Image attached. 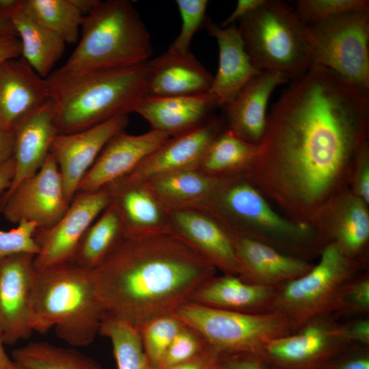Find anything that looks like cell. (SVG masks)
Wrapping results in <instances>:
<instances>
[{"mask_svg": "<svg viewBox=\"0 0 369 369\" xmlns=\"http://www.w3.org/2000/svg\"><path fill=\"white\" fill-rule=\"evenodd\" d=\"M369 96L333 71L313 66L271 108L245 174L288 219L311 225L348 188L351 168L368 141Z\"/></svg>", "mask_w": 369, "mask_h": 369, "instance_id": "cell-1", "label": "cell"}, {"mask_svg": "<svg viewBox=\"0 0 369 369\" xmlns=\"http://www.w3.org/2000/svg\"><path fill=\"white\" fill-rule=\"evenodd\" d=\"M217 271L172 232H124L93 273L106 313L139 329L188 303Z\"/></svg>", "mask_w": 369, "mask_h": 369, "instance_id": "cell-2", "label": "cell"}, {"mask_svg": "<svg viewBox=\"0 0 369 369\" xmlns=\"http://www.w3.org/2000/svg\"><path fill=\"white\" fill-rule=\"evenodd\" d=\"M206 212L228 232L310 261L325 245L315 228L276 210L245 174L217 177L208 195L191 207Z\"/></svg>", "mask_w": 369, "mask_h": 369, "instance_id": "cell-3", "label": "cell"}, {"mask_svg": "<svg viewBox=\"0 0 369 369\" xmlns=\"http://www.w3.org/2000/svg\"><path fill=\"white\" fill-rule=\"evenodd\" d=\"M146 62L112 69L71 72L46 78L59 134H69L133 112L146 96Z\"/></svg>", "mask_w": 369, "mask_h": 369, "instance_id": "cell-4", "label": "cell"}, {"mask_svg": "<svg viewBox=\"0 0 369 369\" xmlns=\"http://www.w3.org/2000/svg\"><path fill=\"white\" fill-rule=\"evenodd\" d=\"M106 314L93 270L68 262L37 270L31 325L44 333L53 329L75 347L90 345Z\"/></svg>", "mask_w": 369, "mask_h": 369, "instance_id": "cell-5", "label": "cell"}, {"mask_svg": "<svg viewBox=\"0 0 369 369\" xmlns=\"http://www.w3.org/2000/svg\"><path fill=\"white\" fill-rule=\"evenodd\" d=\"M81 38L66 64L71 72L129 67L144 63L152 54L150 35L132 3L99 1L86 15Z\"/></svg>", "mask_w": 369, "mask_h": 369, "instance_id": "cell-6", "label": "cell"}, {"mask_svg": "<svg viewBox=\"0 0 369 369\" xmlns=\"http://www.w3.org/2000/svg\"><path fill=\"white\" fill-rule=\"evenodd\" d=\"M239 24L245 50L260 71H275L295 79L311 68L308 25L286 4L265 0Z\"/></svg>", "mask_w": 369, "mask_h": 369, "instance_id": "cell-7", "label": "cell"}, {"mask_svg": "<svg viewBox=\"0 0 369 369\" xmlns=\"http://www.w3.org/2000/svg\"><path fill=\"white\" fill-rule=\"evenodd\" d=\"M366 269L328 243L308 273L277 288L271 312L287 318L294 331L312 319L331 315L342 288Z\"/></svg>", "mask_w": 369, "mask_h": 369, "instance_id": "cell-8", "label": "cell"}, {"mask_svg": "<svg viewBox=\"0 0 369 369\" xmlns=\"http://www.w3.org/2000/svg\"><path fill=\"white\" fill-rule=\"evenodd\" d=\"M172 314L222 355H258L271 340L294 332L288 320L275 312H240L188 302Z\"/></svg>", "mask_w": 369, "mask_h": 369, "instance_id": "cell-9", "label": "cell"}, {"mask_svg": "<svg viewBox=\"0 0 369 369\" xmlns=\"http://www.w3.org/2000/svg\"><path fill=\"white\" fill-rule=\"evenodd\" d=\"M308 32L312 66L326 68L368 94L369 12L339 14L308 25Z\"/></svg>", "mask_w": 369, "mask_h": 369, "instance_id": "cell-10", "label": "cell"}, {"mask_svg": "<svg viewBox=\"0 0 369 369\" xmlns=\"http://www.w3.org/2000/svg\"><path fill=\"white\" fill-rule=\"evenodd\" d=\"M331 315L312 319L266 344L260 356L272 369H322L351 344Z\"/></svg>", "mask_w": 369, "mask_h": 369, "instance_id": "cell-11", "label": "cell"}, {"mask_svg": "<svg viewBox=\"0 0 369 369\" xmlns=\"http://www.w3.org/2000/svg\"><path fill=\"white\" fill-rule=\"evenodd\" d=\"M70 204L58 165L50 154L36 174L1 195L0 211L13 223L29 221L45 229L63 216Z\"/></svg>", "mask_w": 369, "mask_h": 369, "instance_id": "cell-12", "label": "cell"}, {"mask_svg": "<svg viewBox=\"0 0 369 369\" xmlns=\"http://www.w3.org/2000/svg\"><path fill=\"white\" fill-rule=\"evenodd\" d=\"M225 127L223 118L213 115L197 127L168 138L131 172L106 187L139 186L167 174L197 169L210 145Z\"/></svg>", "mask_w": 369, "mask_h": 369, "instance_id": "cell-13", "label": "cell"}, {"mask_svg": "<svg viewBox=\"0 0 369 369\" xmlns=\"http://www.w3.org/2000/svg\"><path fill=\"white\" fill-rule=\"evenodd\" d=\"M111 202L106 188L77 192L63 216L51 227L37 229L34 238L39 251L36 270L72 262L86 230Z\"/></svg>", "mask_w": 369, "mask_h": 369, "instance_id": "cell-14", "label": "cell"}, {"mask_svg": "<svg viewBox=\"0 0 369 369\" xmlns=\"http://www.w3.org/2000/svg\"><path fill=\"white\" fill-rule=\"evenodd\" d=\"M34 258L23 253L0 258V335L4 344L27 339L33 331Z\"/></svg>", "mask_w": 369, "mask_h": 369, "instance_id": "cell-15", "label": "cell"}, {"mask_svg": "<svg viewBox=\"0 0 369 369\" xmlns=\"http://www.w3.org/2000/svg\"><path fill=\"white\" fill-rule=\"evenodd\" d=\"M312 226L324 245L333 243L365 267L369 245V204L349 188L333 199Z\"/></svg>", "mask_w": 369, "mask_h": 369, "instance_id": "cell-16", "label": "cell"}, {"mask_svg": "<svg viewBox=\"0 0 369 369\" xmlns=\"http://www.w3.org/2000/svg\"><path fill=\"white\" fill-rule=\"evenodd\" d=\"M128 124V115L117 116L87 129L58 134L50 154L55 159L70 202L107 143Z\"/></svg>", "mask_w": 369, "mask_h": 369, "instance_id": "cell-17", "label": "cell"}, {"mask_svg": "<svg viewBox=\"0 0 369 369\" xmlns=\"http://www.w3.org/2000/svg\"><path fill=\"white\" fill-rule=\"evenodd\" d=\"M172 232L223 274L241 275V268L228 232L204 211L192 208L164 209Z\"/></svg>", "mask_w": 369, "mask_h": 369, "instance_id": "cell-18", "label": "cell"}, {"mask_svg": "<svg viewBox=\"0 0 369 369\" xmlns=\"http://www.w3.org/2000/svg\"><path fill=\"white\" fill-rule=\"evenodd\" d=\"M169 137L153 129L140 135L117 133L105 146L77 192L98 191L122 178Z\"/></svg>", "mask_w": 369, "mask_h": 369, "instance_id": "cell-19", "label": "cell"}, {"mask_svg": "<svg viewBox=\"0 0 369 369\" xmlns=\"http://www.w3.org/2000/svg\"><path fill=\"white\" fill-rule=\"evenodd\" d=\"M50 100L46 79L22 57L0 64V129L13 132Z\"/></svg>", "mask_w": 369, "mask_h": 369, "instance_id": "cell-20", "label": "cell"}, {"mask_svg": "<svg viewBox=\"0 0 369 369\" xmlns=\"http://www.w3.org/2000/svg\"><path fill=\"white\" fill-rule=\"evenodd\" d=\"M213 75L191 53L167 49L146 62V96H192L206 93Z\"/></svg>", "mask_w": 369, "mask_h": 369, "instance_id": "cell-21", "label": "cell"}, {"mask_svg": "<svg viewBox=\"0 0 369 369\" xmlns=\"http://www.w3.org/2000/svg\"><path fill=\"white\" fill-rule=\"evenodd\" d=\"M204 25L219 48L218 69L207 92L215 98L219 107H223L262 71L252 64L235 25L222 27L210 18H206Z\"/></svg>", "mask_w": 369, "mask_h": 369, "instance_id": "cell-22", "label": "cell"}, {"mask_svg": "<svg viewBox=\"0 0 369 369\" xmlns=\"http://www.w3.org/2000/svg\"><path fill=\"white\" fill-rule=\"evenodd\" d=\"M228 234L241 265L239 276L247 282L279 287L305 274L314 265L259 241Z\"/></svg>", "mask_w": 369, "mask_h": 369, "instance_id": "cell-23", "label": "cell"}, {"mask_svg": "<svg viewBox=\"0 0 369 369\" xmlns=\"http://www.w3.org/2000/svg\"><path fill=\"white\" fill-rule=\"evenodd\" d=\"M289 79L264 70L253 78L224 108L226 128L243 140L258 145L266 123V108L274 90Z\"/></svg>", "mask_w": 369, "mask_h": 369, "instance_id": "cell-24", "label": "cell"}, {"mask_svg": "<svg viewBox=\"0 0 369 369\" xmlns=\"http://www.w3.org/2000/svg\"><path fill=\"white\" fill-rule=\"evenodd\" d=\"M58 134L53 103L50 99L14 131V174L3 195L10 193L42 167Z\"/></svg>", "mask_w": 369, "mask_h": 369, "instance_id": "cell-25", "label": "cell"}, {"mask_svg": "<svg viewBox=\"0 0 369 369\" xmlns=\"http://www.w3.org/2000/svg\"><path fill=\"white\" fill-rule=\"evenodd\" d=\"M217 107L215 98L206 92L183 96H144L133 112L147 120L151 129L174 137L207 120Z\"/></svg>", "mask_w": 369, "mask_h": 369, "instance_id": "cell-26", "label": "cell"}, {"mask_svg": "<svg viewBox=\"0 0 369 369\" xmlns=\"http://www.w3.org/2000/svg\"><path fill=\"white\" fill-rule=\"evenodd\" d=\"M277 288L247 282L239 275H215L193 292L189 302L234 312H271Z\"/></svg>", "mask_w": 369, "mask_h": 369, "instance_id": "cell-27", "label": "cell"}, {"mask_svg": "<svg viewBox=\"0 0 369 369\" xmlns=\"http://www.w3.org/2000/svg\"><path fill=\"white\" fill-rule=\"evenodd\" d=\"M11 21L20 41L21 57L38 75L47 78L62 56L66 42L35 21L23 10L22 4Z\"/></svg>", "mask_w": 369, "mask_h": 369, "instance_id": "cell-28", "label": "cell"}, {"mask_svg": "<svg viewBox=\"0 0 369 369\" xmlns=\"http://www.w3.org/2000/svg\"><path fill=\"white\" fill-rule=\"evenodd\" d=\"M106 189L120 209L126 233L172 232L165 210L144 187Z\"/></svg>", "mask_w": 369, "mask_h": 369, "instance_id": "cell-29", "label": "cell"}, {"mask_svg": "<svg viewBox=\"0 0 369 369\" xmlns=\"http://www.w3.org/2000/svg\"><path fill=\"white\" fill-rule=\"evenodd\" d=\"M216 178L197 169H190L162 175L141 186L156 200L163 209L191 208L208 195Z\"/></svg>", "mask_w": 369, "mask_h": 369, "instance_id": "cell-30", "label": "cell"}, {"mask_svg": "<svg viewBox=\"0 0 369 369\" xmlns=\"http://www.w3.org/2000/svg\"><path fill=\"white\" fill-rule=\"evenodd\" d=\"M124 232L120 209L111 201L86 230L72 262L94 269L113 249Z\"/></svg>", "mask_w": 369, "mask_h": 369, "instance_id": "cell-31", "label": "cell"}, {"mask_svg": "<svg viewBox=\"0 0 369 369\" xmlns=\"http://www.w3.org/2000/svg\"><path fill=\"white\" fill-rule=\"evenodd\" d=\"M258 152L248 143L225 127L208 148L197 170L211 177L247 174Z\"/></svg>", "mask_w": 369, "mask_h": 369, "instance_id": "cell-32", "label": "cell"}, {"mask_svg": "<svg viewBox=\"0 0 369 369\" xmlns=\"http://www.w3.org/2000/svg\"><path fill=\"white\" fill-rule=\"evenodd\" d=\"M12 359L27 369H102L92 358L74 349L46 342H32L14 349Z\"/></svg>", "mask_w": 369, "mask_h": 369, "instance_id": "cell-33", "label": "cell"}, {"mask_svg": "<svg viewBox=\"0 0 369 369\" xmlns=\"http://www.w3.org/2000/svg\"><path fill=\"white\" fill-rule=\"evenodd\" d=\"M99 333L110 340L118 369H154L138 327L106 313Z\"/></svg>", "mask_w": 369, "mask_h": 369, "instance_id": "cell-34", "label": "cell"}, {"mask_svg": "<svg viewBox=\"0 0 369 369\" xmlns=\"http://www.w3.org/2000/svg\"><path fill=\"white\" fill-rule=\"evenodd\" d=\"M22 7L35 21L66 43L79 40L84 16L70 0H23Z\"/></svg>", "mask_w": 369, "mask_h": 369, "instance_id": "cell-35", "label": "cell"}, {"mask_svg": "<svg viewBox=\"0 0 369 369\" xmlns=\"http://www.w3.org/2000/svg\"><path fill=\"white\" fill-rule=\"evenodd\" d=\"M14 174V162L12 159L0 167V192L9 187ZM37 229L35 223L21 221L10 230H0V258L23 253L36 256L39 251L34 238Z\"/></svg>", "mask_w": 369, "mask_h": 369, "instance_id": "cell-36", "label": "cell"}, {"mask_svg": "<svg viewBox=\"0 0 369 369\" xmlns=\"http://www.w3.org/2000/svg\"><path fill=\"white\" fill-rule=\"evenodd\" d=\"M183 325L172 314L154 318L139 327L144 351L154 369H159L167 349Z\"/></svg>", "mask_w": 369, "mask_h": 369, "instance_id": "cell-37", "label": "cell"}, {"mask_svg": "<svg viewBox=\"0 0 369 369\" xmlns=\"http://www.w3.org/2000/svg\"><path fill=\"white\" fill-rule=\"evenodd\" d=\"M307 25L350 12H369L368 0H299L295 10Z\"/></svg>", "mask_w": 369, "mask_h": 369, "instance_id": "cell-38", "label": "cell"}, {"mask_svg": "<svg viewBox=\"0 0 369 369\" xmlns=\"http://www.w3.org/2000/svg\"><path fill=\"white\" fill-rule=\"evenodd\" d=\"M182 18L180 31L171 44L169 50L187 53L190 51L192 39L206 20L207 0H177L176 1Z\"/></svg>", "mask_w": 369, "mask_h": 369, "instance_id": "cell-39", "label": "cell"}, {"mask_svg": "<svg viewBox=\"0 0 369 369\" xmlns=\"http://www.w3.org/2000/svg\"><path fill=\"white\" fill-rule=\"evenodd\" d=\"M369 312V275L365 271L349 280L339 293L333 313L363 315Z\"/></svg>", "mask_w": 369, "mask_h": 369, "instance_id": "cell-40", "label": "cell"}, {"mask_svg": "<svg viewBox=\"0 0 369 369\" xmlns=\"http://www.w3.org/2000/svg\"><path fill=\"white\" fill-rule=\"evenodd\" d=\"M207 345L195 330L184 324L167 349L159 369H166L185 361L197 355Z\"/></svg>", "mask_w": 369, "mask_h": 369, "instance_id": "cell-41", "label": "cell"}, {"mask_svg": "<svg viewBox=\"0 0 369 369\" xmlns=\"http://www.w3.org/2000/svg\"><path fill=\"white\" fill-rule=\"evenodd\" d=\"M349 189L369 204V146L366 142L354 160L349 178Z\"/></svg>", "mask_w": 369, "mask_h": 369, "instance_id": "cell-42", "label": "cell"}, {"mask_svg": "<svg viewBox=\"0 0 369 369\" xmlns=\"http://www.w3.org/2000/svg\"><path fill=\"white\" fill-rule=\"evenodd\" d=\"M322 369H369V348L351 344Z\"/></svg>", "mask_w": 369, "mask_h": 369, "instance_id": "cell-43", "label": "cell"}, {"mask_svg": "<svg viewBox=\"0 0 369 369\" xmlns=\"http://www.w3.org/2000/svg\"><path fill=\"white\" fill-rule=\"evenodd\" d=\"M221 355L208 344L193 357L166 369H219Z\"/></svg>", "mask_w": 369, "mask_h": 369, "instance_id": "cell-44", "label": "cell"}, {"mask_svg": "<svg viewBox=\"0 0 369 369\" xmlns=\"http://www.w3.org/2000/svg\"><path fill=\"white\" fill-rule=\"evenodd\" d=\"M221 369H272L260 356L254 354L221 355Z\"/></svg>", "mask_w": 369, "mask_h": 369, "instance_id": "cell-45", "label": "cell"}, {"mask_svg": "<svg viewBox=\"0 0 369 369\" xmlns=\"http://www.w3.org/2000/svg\"><path fill=\"white\" fill-rule=\"evenodd\" d=\"M342 325L344 336L350 344L369 346V320L368 318H359Z\"/></svg>", "mask_w": 369, "mask_h": 369, "instance_id": "cell-46", "label": "cell"}, {"mask_svg": "<svg viewBox=\"0 0 369 369\" xmlns=\"http://www.w3.org/2000/svg\"><path fill=\"white\" fill-rule=\"evenodd\" d=\"M265 0H238L231 14L220 25L222 27L234 25L255 11L264 3Z\"/></svg>", "mask_w": 369, "mask_h": 369, "instance_id": "cell-47", "label": "cell"}, {"mask_svg": "<svg viewBox=\"0 0 369 369\" xmlns=\"http://www.w3.org/2000/svg\"><path fill=\"white\" fill-rule=\"evenodd\" d=\"M21 55V44L17 36H0V64L20 57Z\"/></svg>", "mask_w": 369, "mask_h": 369, "instance_id": "cell-48", "label": "cell"}, {"mask_svg": "<svg viewBox=\"0 0 369 369\" xmlns=\"http://www.w3.org/2000/svg\"><path fill=\"white\" fill-rule=\"evenodd\" d=\"M14 150V133L0 129V167L13 158Z\"/></svg>", "mask_w": 369, "mask_h": 369, "instance_id": "cell-49", "label": "cell"}, {"mask_svg": "<svg viewBox=\"0 0 369 369\" xmlns=\"http://www.w3.org/2000/svg\"><path fill=\"white\" fill-rule=\"evenodd\" d=\"M23 0H0V16L11 20L18 10Z\"/></svg>", "mask_w": 369, "mask_h": 369, "instance_id": "cell-50", "label": "cell"}, {"mask_svg": "<svg viewBox=\"0 0 369 369\" xmlns=\"http://www.w3.org/2000/svg\"><path fill=\"white\" fill-rule=\"evenodd\" d=\"M72 4L85 17L96 5L98 0H70Z\"/></svg>", "mask_w": 369, "mask_h": 369, "instance_id": "cell-51", "label": "cell"}, {"mask_svg": "<svg viewBox=\"0 0 369 369\" xmlns=\"http://www.w3.org/2000/svg\"><path fill=\"white\" fill-rule=\"evenodd\" d=\"M3 342L0 335V369H14L16 366L15 361L6 353Z\"/></svg>", "mask_w": 369, "mask_h": 369, "instance_id": "cell-52", "label": "cell"}, {"mask_svg": "<svg viewBox=\"0 0 369 369\" xmlns=\"http://www.w3.org/2000/svg\"><path fill=\"white\" fill-rule=\"evenodd\" d=\"M14 36L18 37L12 21L0 16V36Z\"/></svg>", "mask_w": 369, "mask_h": 369, "instance_id": "cell-53", "label": "cell"}, {"mask_svg": "<svg viewBox=\"0 0 369 369\" xmlns=\"http://www.w3.org/2000/svg\"><path fill=\"white\" fill-rule=\"evenodd\" d=\"M16 363V362H15ZM14 369H27L26 368L20 366V364L16 363V366L14 367Z\"/></svg>", "mask_w": 369, "mask_h": 369, "instance_id": "cell-54", "label": "cell"}, {"mask_svg": "<svg viewBox=\"0 0 369 369\" xmlns=\"http://www.w3.org/2000/svg\"><path fill=\"white\" fill-rule=\"evenodd\" d=\"M219 369H221V367H220V368H219Z\"/></svg>", "mask_w": 369, "mask_h": 369, "instance_id": "cell-55", "label": "cell"}]
</instances>
